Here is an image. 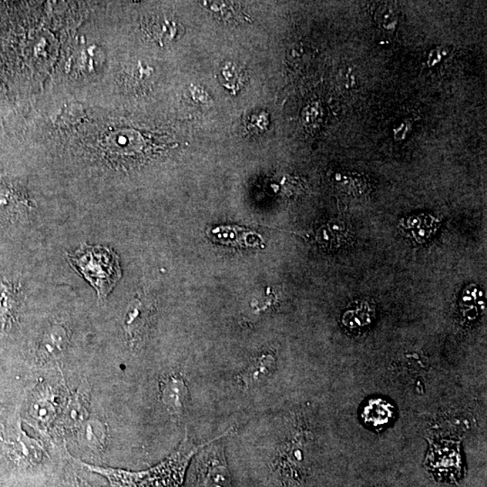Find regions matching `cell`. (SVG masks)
<instances>
[{
    "label": "cell",
    "mask_w": 487,
    "mask_h": 487,
    "mask_svg": "<svg viewBox=\"0 0 487 487\" xmlns=\"http://www.w3.org/2000/svg\"><path fill=\"white\" fill-rule=\"evenodd\" d=\"M70 260L96 289L100 297L106 298L119 281L121 269L119 257L109 248L82 247L75 255H70Z\"/></svg>",
    "instance_id": "cell-1"
},
{
    "label": "cell",
    "mask_w": 487,
    "mask_h": 487,
    "mask_svg": "<svg viewBox=\"0 0 487 487\" xmlns=\"http://www.w3.org/2000/svg\"><path fill=\"white\" fill-rule=\"evenodd\" d=\"M197 471L199 487H231L230 473L220 448L210 449L201 456Z\"/></svg>",
    "instance_id": "cell-2"
},
{
    "label": "cell",
    "mask_w": 487,
    "mask_h": 487,
    "mask_svg": "<svg viewBox=\"0 0 487 487\" xmlns=\"http://www.w3.org/2000/svg\"><path fill=\"white\" fill-rule=\"evenodd\" d=\"M427 460L432 473L443 480L454 481L461 473V456L455 445H435Z\"/></svg>",
    "instance_id": "cell-3"
},
{
    "label": "cell",
    "mask_w": 487,
    "mask_h": 487,
    "mask_svg": "<svg viewBox=\"0 0 487 487\" xmlns=\"http://www.w3.org/2000/svg\"><path fill=\"white\" fill-rule=\"evenodd\" d=\"M164 404L174 415L180 416L186 410L189 401V390L183 379L178 375H169L161 382Z\"/></svg>",
    "instance_id": "cell-4"
},
{
    "label": "cell",
    "mask_w": 487,
    "mask_h": 487,
    "mask_svg": "<svg viewBox=\"0 0 487 487\" xmlns=\"http://www.w3.org/2000/svg\"><path fill=\"white\" fill-rule=\"evenodd\" d=\"M394 405L382 398L369 400L362 411L363 422L372 429H382L395 419Z\"/></svg>",
    "instance_id": "cell-5"
},
{
    "label": "cell",
    "mask_w": 487,
    "mask_h": 487,
    "mask_svg": "<svg viewBox=\"0 0 487 487\" xmlns=\"http://www.w3.org/2000/svg\"><path fill=\"white\" fill-rule=\"evenodd\" d=\"M69 343V335L66 328L55 325L43 335L39 347V355L46 360L60 357Z\"/></svg>",
    "instance_id": "cell-6"
},
{
    "label": "cell",
    "mask_w": 487,
    "mask_h": 487,
    "mask_svg": "<svg viewBox=\"0 0 487 487\" xmlns=\"http://www.w3.org/2000/svg\"><path fill=\"white\" fill-rule=\"evenodd\" d=\"M277 368V361L272 355H263L248 365L241 375L242 382L247 388L257 386L265 382L273 375Z\"/></svg>",
    "instance_id": "cell-7"
},
{
    "label": "cell",
    "mask_w": 487,
    "mask_h": 487,
    "mask_svg": "<svg viewBox=\"0 0 487 487\" xmlns=\"http://www.w3.org/2000/svg\"><path fill=\"white\" fill-rule=\"evenodd\" d=\"M375 315V309L367 301H362L346 311L342 321L346 328L357 331L370 325L374 321Z\"/></svg>",
    "instance_id": "cell-8"
},
{
    "label": "cell",
    "mask_w": 487,
    "mask_h": 487,
    "mask_svg": "<svg viewBox=\"0 0 487 487\" xmlns=\"http://www.w3.org/2000/svg\"><path fill=\"white\" fill-rule=\"evenodd\" d=\"M213 240L221 244L231 246L252 247L253 244L248 240L250 237H257V234L241 228L221 227L213 230Z\"/></svg>",
    "instance_id": "cell-9"
},
{
    "label": "cell",
    "mask_w": 487,
    "mask_h": 487,
    "mask_svg": "<svg viewBox=\"0 0 487 487\" xmlns=\"http://www.w3.org/2000/svg\"><path fill=\"white\" fill-rule=\"evenodd\" d=\"M437 220L432 217L411 218L405 225L406 230L411 231L413 238L418 241L427 240L435 232Z\"/></svg>",
    "instance_id": "cell-10"
},
{
    "label": "cell",
    "mask_w": 487,
    "mask_h": 487,
    "mask_svg": "<svg viewBox=\"0 0 487 487\" xmlns=\"http://www.w3.org/2000/svg\"><path fill=\"white\" fill-rule=\"evenodd\" d=\"M83 438L92 448L102 449L105 444V428L100 422H89L84 427Z\"/></svg>",
    "instance_id": "cell-11"
},
{
    "label": "cell",
    "mask_w": 487,
    "mask_h": 487,
    "mask_svg": "<svg viewBox=\"0 0 487 487\" xmlns=\"http://www.w3.org/2000/svg\"><path fill=\"white\" fill-rule=\"evenodd\" d=\"M82 395H77L70 400L65 411V419L70 425H77L85 421L87 417V409Z\"/></svg>",
    "instance_id": "cell-12"
},
{
    "label": "cell",
    "mask_w": 487,
    "mask_h": 487,
    "mask_svg": "<svg viewBox=\"0 0 487 487\" xmlns=\"http://www.w3.org/2000/svg\"><path fill=\"white\" fill-rule=\"evenodd\" d=\"M33 409L36 417L43 422H48L55 412L53 402L49 401L48 399H39Z\"/></svg>",
    "instance_id": "cell-13"
},
{
    "label": "cell",
    "mask_w": 487,
    "mask_h": 487,
    "mask_svg": "<svg viewBox=\"0 0 487 487\" xmlns=\"http://www.w3.org/2000/svg\"><path fill=\"white\" fill-rule=\"evenodd\" d=\"M378 11V14H376L378 22L386 29L395 28L397 18H396L394 10L388 8V6H382Z\"/></svg>",
    "instance_id": "cell-14"
},
{
    "label": "cell",
    "mask_w": 487,
    "mask_h": 487,
    "mask_svg": "<svg viewBox=\"0 0 487 487\" xmlns=\"http://www.w3.org/2000/svg\"><path fill=\"white\" fill-rule=\"evenodd\" d=\"M87 487H92V486H87Z\"/></svg>",
    "instance_id": "cell-15"
}]
</instances>
